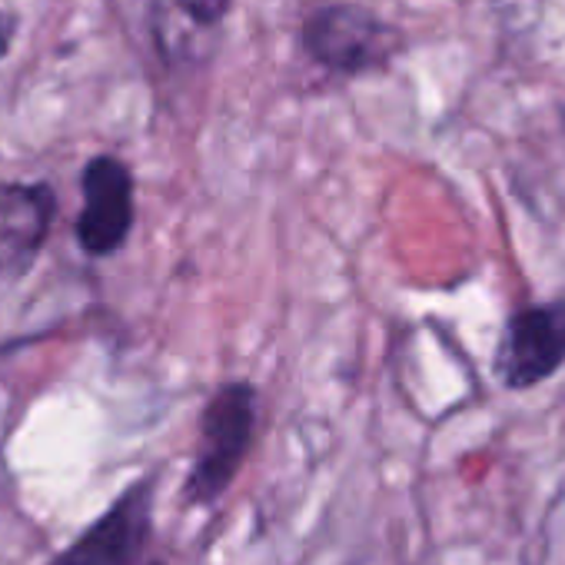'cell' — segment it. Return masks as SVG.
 Masks as SVG:
<instances>
[{"mask_svg": "<svg viewBox=\"0 0 565 565\" xmlns=\"http://www.w3.org/2000/svg\"><path fill=\"white\" fill-rule=\"evenodd\" d=\"M54 193L44 183H11L0 190V273H24L51 230Z\"/></svg>", "mask_w": 565, "mask_h": 565, "instance_id": "obj_6", "label": "cell"}, {"mask_svg": "<svg viewBox=\"0 0 565 565\" xmlns=\"http://www.w3.org/2000/svg\"><path fill=\"white\" fill-rule=\"evenodd\" d=\"M303 47L317 64L337 74H366L393 61L399 38L376 14L353 4H333L307 18Z\"/></svg>", "mask_w": 565, "mask_h": 565, "instance_id": "obj_2", "label": "cell"}, {"mask_svg": "<svg viewBox=\"0 0 565 565\" xmlns=\"http://www.w3.org/2000/svg\"><path fill=\"white\" fill-rule=\"evenodd\" d=\"M177 4L183 8V14H190L196 24H216L226 8H230V0H177Z\"/></svg>", "mask_w": 565, "mask_h": 565, "instance_id": "obj_7", "label": "cell"}, {"mask_svg": "<svg viewBox=\"0 0 565 565\" xmlns=\"http://www.w3.org/2000/svg\"><path fill=\"white\" fill-rule=\"evenodd\" d=\"M565 366V300L519 310L502 333L492 370L505 390H532Z\"/></svg>", "mask_w": 565, "mask_h": 565, "instance_id": "obj_3", "label": "cell"}, {"mask_svg": "<svg viewBox=\"0 0 565 565\" xmlns=\"http://www.w3.org/2000/svg\"><path fill=\"white\" fill-rule=\"evenodd\" d=\"M253 429H256L253 386L249 383L220 386L200 416V443L183 486V499L190 505H213L230 489L249 452Z\"/></svg>", "mask_w": 565, "mask_h": 565, "instance_id": "obj_1", "label": "cell"}, {"mask_svg": "<svg viewBox=\"0 0 565 565\" xmlns=\"http://www.w3.org/2000/svg\"><path fill=\"white\" fill-rule=\"evenodd\" d=\"M153 535V482L130 486L47 565H137Z\"/></svg>", "mask_w": 565, "mask_h": 565, "instance_id": "obj_4", "label": "cell"}, {"mask_svg": "<svg viewBox=\"0 0 565 565\" xmlns=\"http://www.w3.org/2000/svg\"><path fill=\"white\" fill-rule=\"evenodd\" d=\"M14 38H18V18L11 11H0V57L11 51Z\"/></svg>", "mask_w": 565, "mask_h": 565, "instance_id": "obj_8", "label": "cell"}, {"mask_svg": "<svg viewBox=\"0 0 565 565\" xmlns=\"http://www.w3.org/2000/svg\"><path fill=\"white\" fill-rule=\"evenodd\" d=\"M8 489H11V482H8V466L0 462V502L8 499Z\"/></svg>", "mask_w": 565, "mask_h": 565, "instance_id": "obj_9", "label": "cell"}, {"mask_svg": "<svg viewBox=\"0 0 565 565\" xmlns=\"http://www.w3.org/2000/svg\"><path fill=\"white\" fill-rule=\"evenodd\" d=\"M84 206L77 216V243L90 256H110L134 226V177L117 157H94L81 177Z\"/></svg>", "mask_w": 565, "mask_h": 565, "instance_id": "obj_5", "label": "cell"}]
</instances>
